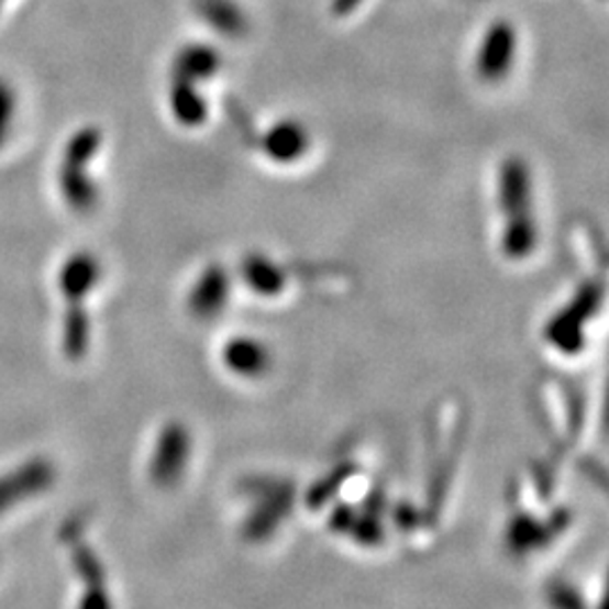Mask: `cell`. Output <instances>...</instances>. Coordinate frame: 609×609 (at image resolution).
Instances as JSON below:
<instances>
[{
  "label": "cell",
  "mask_w": 609,
  "mask_h": 609,
  "mask_svg": "<svg viewBox=\"0 0 609 609\" xmlns=\"http://www.w3.org/2000/svg\"><path fill=\"white\" fill-rule=\"evenodd\" d=\"M229 291V278L224 269L208 267L190 294V304L199 317L214 314L222 308Z\"/></svg>",
  "instance_id": "cell-9"
},
{
  "label": "cell",
  "mask_w": 609,
  "mask_h": 609,
  "mask_svg": "<svg viewBox=\"0 0 609 609\" xmlns=\"http://www.w3.org/2000/svg\"><path fill=\"white\" fill-rule=\"evenodd\" d=\"M100 278V265L91 253H75L70 255L62 272H59V287L70 300H79L89 294Z\"/></svg>",
  "instance_id": "cell-5"
},
{
  "label": "cell",
  "mask_w": 609,
  "mask_h": 609,
  "mask_svg": "<svg viewBox=\"0 0 609 609\" xmlns=\"http://www.w3.org/2000/svg\"><path fill=\"white\" fill-rule=\"evenodd\" d=\"M362 3H364V0H334V3H332V12H334L336 16H347L351 12H355Z\"/></svg>",
  "instance_id": "cell-14"
},
{
  "label": "cell",
  "mask_w": 609,
  "mask_h": 609,
  "mask_svg": "<svg viewBox=\"0 0 609 609\" xmlns=\"http://www.w3.org/2000/svg\"><path fill=\"white\" fill-rule=\"evenodd\" d=\"M199 16L224 36H240L246 32V16L233 0H197Z\"/></svg>",
  "instance_id": "cell-10"
},
{
  "label": "cell",
  "mask_w": 609,
  "mask_h": 609,
  "mask_svg": "<svg viewBox=\"0 0 609 609\" xmlns=\"http://www.w3.org/2000/svg\"><path fill=\"white\" fill-rule=\"evenodd\" d=\"M600 302V287L596 283H587L578 296L574 298V302L569 304L567 310H564L551 325V334L562 341V339H576L580 334L578 325L585 317H589L594 310H596V304Z\"/></svg>",
  "instance_id": "cell-8"
},
{
  "label": "cell",
  "mask_w": 609,
  "mask_h": 609,
  "mask_svg": "<svg viewBox=\"0 0 609 609\" xmlns=\"http://www.w3.org/2000/svg\"><path fill=\"white\" fill-rule=\"evenodd\" d=\"M517 34L508 21H495L476 53V75L484 81L503 79L514 62Z\"/></svg>",
  "instance_id": "cell-2"
},
{
  "label": "cell",
  "mask_w": 609,
  "mask_h": 609,
  "mask_svg": "<svg viewBox=\"0 0 609 609\" xmlns=\"http://www.w3.org/2000/svg\"><path fill=\"white\" fill-rule=\"evenodd\" d=\"M59 188L64 199L77 212H89L98 203V188L89 177V165L62 163L59 171Z\"/></svg>",
  "instance_id": "cell-6"
},
{
  "label": "cell",
  "mask_w": 609,
  "mask_h": 609,
  "mask_svg": "<svg viewBox=\"0 0 609 609\" xmlns=\"http://www.w3.org/2000/svg\"><path fill=\"white\" fill-rule=\"evenodd\" d=\"M499 206L506 217L503 253L527 257L538 242V229L531 208V169L524 158L510 156L499 169Z\"/></svg>",
  "instance_id": "cell-1"
},
{
  "label": "cell",
  "mask_w": 609,
  "mask_h": 609,
  "mask_svg": "<svg viewBox=\"0 0 609 609\" xmlns=\"http://www.w3.org/2000/svg\"><path fill=\"white\" fill-rule=\"evenodd\" d=\"M199 84L171 79L169 86V109L174 120L184 126H201L208 118V104L197 89Z\"/></svg>",
  "instance_id": "cell-7"
},
{
  "label": "cell",
  "mask_w": 609,
  "mask_h": 609,
  "mask_svg": "<svg viewBox=\"0 0 609 609\" xmlns=\"http://www.w3.org/2000/svg\"><path fill=\"white\" fill-rule=\"evenodd\" d=\"M229 355H231V362L240 368H246V364L248 368H253L263 362V353H259V347L253 341H235L229 347Z\"/></svg>",
  "instance_id": "cell-13"
},
{
  "label": "cell",
  "mask_w": 609,
  "mask_h": 609,
  "mask_svg": "<svg viewBox=\"0 0 609 609\" xmlns=\"http://www.w3.org/2000/svg\"><path fill=\"white\" fill-rule=\"evenodd\" d=\"M310 147V134L296 120H280L267 129L263 136V152L274 163H294L304 156Z\"/></svg>",
  "instance_id": "cell-3"
},
{
  "label": "cell",
  "mask_w": 609,
  "mask_h": 609,
  "mask_svg": "<svg viewBox=\"0 0 609 609\" xmlns=\"http://www.w3.org/2000/svg\"><path fill=\"white\" fill-rule=\"evenodd\" d=\"M14 111H16V93L5 79H0V147H3V143L8 141Z\"/></svg>",
  "instance_id": "cell-12"
},
{
  "label": "cell",
  "mask_w": 609,
  "mask_h": 609,
  "mask_svg": "<svg viewBox=\"0 0 609 609\" xmlns=\"http://www.w3.org/2000/svg\"><path fill=\"white\" fill-rule=\"evenodd\" d=\"M242 278L244 283L255 289L257 294H278L285 285V276L280 272V267L269 259L267 255L253 253L248 255L242 263Z\"/></svg>",
  "instance_id": "cell-11"
},
{
  "label": "cell",
  "mask_w": 609,
  "mask_h": 609,
  "mask_svg": "<svg viewBox=\"0 0 609 609\" xmlns=\"http://www.w3.org/2000/svg\"><path fill=\"white\" fill-rule=\"evenodd\" d=\"M220 68H222L220 53L206 46V43H190V46L181 48L179 55L174 57L171 79L201 84L220 73Z\"/></svg>",
  "instance_id": "cell-4"
}]
</instances>
